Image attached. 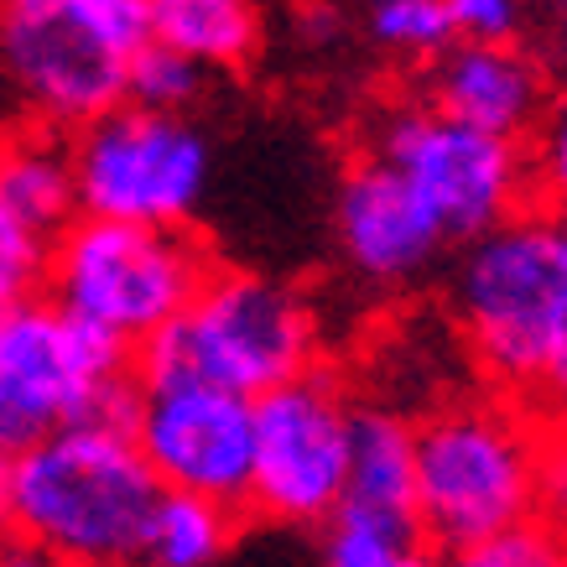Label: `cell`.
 <instances>
[{"mask_svg": "<svg viewBox=\"0 0 567 567\" xmlns=\"http://www.w3.org/2000/svg\"><path fill=\"white\" fill-rule=\"evenodd\" d=\"M536 432L505 406H453L416 432V520L443 551L536 520Z\"/></svg>", "mask_w": 567, "mask_h": 567, "instance_id": "8992f818", "label": "cell"}, {"mask_svg": "<svg viewBox=\"0 0 567 567\" xmlns=\"http://www.w3.org/2000/svg\"><path fill=\"white\" fill-rule=\"evenodd\" d=\"M443 224L391 162L364 156L339 183V245L370 281H412L443 250Z\"/></svg>", "mask_w": 567, "mask_h": 567, "instance_id": "7c38bea8", "label": "cell"}, {"mask_svg": "<svg viewBox=\"0 0 567 567\" xmlns=\"http://www.w3.org/2000/svg\"><path fill=\"white\" fill-rule=\"evenodd\" d=\"M563 224H567V219H563Z\"/></svg>", "mask_w": 567, "mask_h": 567, "instance_id": "4dcf8cb0", "label": "cell"}, {"mask_svg": "<svg viewBox=\"0 0 567 567\" xmlns=\"http://www.w3.org/2000/svg\"><path fill=\"white\" fill-rule=\"evenodd\" d=\"M370 37L380 48L416 52V58H437L458 42L447 21V0H370Z\"/></svg>", "mask_w": 567, "mask_h": 567, "instance_id": "d6986e66", "label": "cell"}, {"mask_svg": "<svg viewBox=\"0 0 567 567\" xmlns=\"http://www.w3.org/2000/svg\"><path fill=\"white\" fill-rule=\"evenodd\" d=\"M162 495L136 437L69 427L11 468V532L63 567H136Z\"/></svg>", "mask_w": 567, "mask_h": 567, "instance_id": "6da1fadb", "label": "cell"}, {"mask_svg": "<svg viewBox=\"0 0 567 567\" xmlns=\"http://www.w3.org/2000/svg\"><path fill=\"white\" fill-rule=\"evenodd\" d=\"M432 110L458 125L516 141L547 115V73L511 42H453L432 58Z\"/></svg>", "mask_w": 567, "mask_h": 567, "instance_id": "4fadbf2b", "label": "cell"}, {"mask_svg": "<svg viewBox=\"0 0 567 567\" xmlns=\"http://www.w3.org/2000/svg\"><path fill=\"white\" fill-rule=\"evenodd\" d=\"M318 323L308 302L256 271H214L193 308L131 354L141 391L214 385L245 401L308 375Z\"/></svg>", "mask_w": 567, "mask_h": 567, "instance_id": "7a4b0ae2", "label": "cell"}, {"mask_svg": "<svg viewBox=\"0 0 567 567\" xmlns=\"http://www.w3.org/2000/svg\"><path fill=\"white\" fill-rule=\"evenodd\" d=\"M48 256L52 240H42L37 229H27L11 208L0 204V312L32 302L37 287L48 281Z\"/></svg>", "mask_w": 567, "mask_h": 567, "instance_id": "7402d4cb", "label": "cell"}, {"mask_svg": "<svg viewBox=\"0 0 567 567\" xmlns=\"http://www.w3.org/2000/svg\"><path fill=\"white\" fill-rule=\"evenodd\" d=\"M474 360L511 391H536L567 339V224L547 208L480 235L453 281Z\"/></svg>", "mask_w": 567, "mask_h": 567, "instance_id": "3957f363", "label": "cell"}, {"mask_svg": "<svg viewBox=\"0 0 567 567\" xmlns=\"http://www.w3.org/2000/svg\"><path fill=\"white\" fill-rule=\"evenodd\" d=\"M349 422L344 391L323 370L256 395L250 511L287 526L333 520L349 484Z\"/></svg>", "mask_w": 567, "mask_h": 567, "instance_id": "30bf717a", "label": "cell"}, {"mask_svg": "<svg viewBox=\"0 0 567 567\" xmlns=\"http://www.w3.org/2000/svg\"><path fill=\"white\" fill-rule=\"evenodd\" d=\"M136 447L162 489L245 511L256 464V401L214 385L141 391Z\"/></svg>", "mask_w": 567, "mask_h": 567, "instance_id": "8fae6325", "label": "cell"}, {"mask_svg": "<svg viewBox=\"0 0 567 567\" xmlns=\"http://www.w3.org/2000/svg\"><path fill=\"white\" fill-rule=\"evenodd\" d=\"M235 536V511L198 495H162L136 567H214Z\"/></svg>", "mask_w": 567, "mask_h": 567, "instance_id": "e0dca14e", "label": "cell"}, {"mask_svg": "<svg viewBox=\"0 0 567 567\" xmlns=\"http://www.w3.org/2000/svg\"><path fill=\"white\" fill-rule=\"evenodd\" d=\"M79 214L183 229L208 183V141L183 115L121 104L73 136Z\"/></svg>", "mask_w": 567, "mask_h": 567, "instance_id": "ba28073f", "label": "cell"}, {"mask_svg": "<svg viewBox=\"0 0 567 567\" xmlns=\"http://www.w3.org/2000/svg\"><path fill=\"white\" fill-rule=\"evenodd\" d=\"M146 42V0H0V73L48 125L84 131L121 110Z\"/></svg>", "mask_w": 567, "mask_h": 567, "instance_id": "277c9868", "label": "cell"}, {"mask_svg": "<svg viewBox=\"0 0 567 567\" xmlns=\"http://www.w3.org/2000/svg\"><path fill=\"white\" fill-rule=\"evenodd\" d=\"M536 511L547 516V526H567V437H551L536 453Z\"/></svg>", "mask_w": 567, "mask_h": 567, "instance_id": "d4e9b609", "label": "cell"}, {"mask_svg": "<svg viewBox=\"0 0 567 567\" xmlns=\"http://www.w3.org/2000/svg\"><path fill=\"white\" fill-rule=\"evenodd\" d=\"M526 183L536 188L542 208L567 219V94L547 104L542 125L532 131V156H526Z\"/></svg>", "mask_w": 567, "mask_h": 567, "instance_id": "603a6c76", "label": "cell"}, {"mask_svg": "<svg viewBox=\"0 0 567 567\" xmlns=\"http://www.w3.org/2000/svg\"><path fill=\"white\" fill-rule=\"evenodd\" d=\"M344 516H364L395 532H416V432L391 412H354L349 422V484Z\"/></svg>", "mask_w": 567, "mask_h": 567, "instance_id": "5bb4252c", "label": "cell"}, {"mask_svg": "<svg viewBox=\"0 0 567 567\" xmlns=\"http://www.w3.org/2000/svg\"><path fill=\"white\" fill-rule=\"evenodd\" d=\"M214 276V260L188 229L121 219H79L52 240L48 287L58 308L115 333L136 354L152 333L177 323Z\"/></svg>", "mask_w": 567, "mask_h": 567, "instance_id": "5b68a950", "label": "cell"}, {"mask_svg": "<svg viewBox=\"0 0 567 567\" xmlns=\"http://www.w3.org/2000/svg\"><path fill=\"white\" fill-rule=\"evenodd\" d=\"M204 89V69L183 58V52L162 48V42H146L131 63V84H125V104L136 110H152V115H183Z\"/></svg>", "mask_w": 567, "mask_h": 567, "instance_id": "ac0fdd59", "label": "cell"}, {"mask_svg": "<svg viewBox=\"0 0 567 567\" xmlns=\"http://www.w3.org/2000/svg\"><path fill=\"white\" fill-rule=\"evenodd\" d=\"M395 567H443V563H437V557H427V551L416 547V551H406V557H401Z\"/></svg>", "mask_w": 567, "mask_h": 567, "instance_id": "f1b7e54d", "label": "cell"}, {"mask_svg": "<svg viewBox=\"0 0 567 567\" xmlns=\"http://www.w3.org/2000/svg\"><path fill=\"white\" fill-rule=\"evenodd\" d=\"M443 567H567V542L547 520H520V526L489 536V542L447 551Z\"/></svg>", "mask_w": 567, "mask_h": 567, "instance_id": "44dd1931", "label": "cell"}, {"mask_svg": "<svg viewBox=\"0 0 567 567\" xmlns=\"http://www.w3.org/2000/svg\"><path fill=\"white\" fill-rule=\"evenodd\" d=\"M0 567H63V563H58L48 547H37V542H27V536L6 532L0 536Z\"/></svg>", "mask_w": 567, "mask_h": 567, "instance_id": "484cf974", "label": "cell"}, {"mask_svg": "<svg viewBox=\"0 0 567 567\" xmlns=\"http://www.w3.org/2000/svg\"><path fill=\"white\" fill-rule=\"evenodd\" d=\"M416 547H422V536L416 532H395V526H380V520L333 511V520H328L323 567H395L406 551H416Z\"/></svg>", "mask_w": 567, "mask_h": 567, "instance_id": "ffe728a7", "label": "cell"}, {"mask_svg": "<svg viewBox=\"0 0 567 567\" xmlns=\"http://www.w3.org/2000/svg\"><path fill=\"white\" fill-rule=\"evenodd\" d=\"M152 42L193 58L198 69H240L260 48L256 0H146Z\"/></svg>", "mask_w": 567, "mask_h": 567, "instance_id": "2e32d148", "label": "cell"}, {"mask_svg": "<svg viewBox=\"0 0 567 567\" xmlns=\"http://www.w3.org/2000/svg\"><path fill=\"white\" fill-rule=\"evenodd\" d=\"M0 204L11 208L42 240L63 235L79 219V177H73V141L52 131L0 136Z\"/></svg>", "mask_w": 567, "mask_h": 567, "instance_id": "9a60e30c", "label": "cell"}, {"mask_svg": "<svg viewBox=\"0 0 567 567\" xmlns=\"http://www.w3.org/2000/svg\"><path fill=\"white\" fill-rule=\"evenodd\" d=\"M375 156L416 188V198L437 214L447 240H480L520 214L526 152L516 141L474 131L437 110H395L375 136Z\"/></svg>", "mask_w": 567, "mask_h": 567, "instance_id": "9c48e42d", "label": "cell"}, {"mask_svg": "<svg viewBox=\"0 0 567 567\" xmlns=\"http://www.w3.org/2000/svg\"><path fill=\"white\" fill-rule=\"evenodd\" d=\"M557 48H563V63H567V17H563V37H557Z\"/></svg>", "mask_w": 567, "mask_h": 567, "instance_id": "f546056e", "label": "cell"}, {"mask_svg": "<svg viewBox=\"0 0 567 567\" xmlns=\"http://www.w3.org/2000/svg\"><path fill=\"white\" fill-rule=\"evenodd\" d=\"M131 375V344L52 297L0 312V458L79 427L110 380Z\"/></svg>", "mask_w": 567, "mask_h": 567, "instance_id": "52a82bcc", "label": "cell"}, {"mask_svg": "<svg viewBox=\"0 0 567 567\" xmlns=\"http://www.w3.org/2000/svg\"><path fill=\"white\" fill-rule=\"evenodd\" d=\"M536 391L551 401V412L567 416V339H563V349H557V360L547 364V375H542V385H536Z\"/></svg>", "mask_w": 567, "mask_h": 567, "instance_id": "4316f807", "label": "cell"}, {"mask_svg": "<svg viewBox=\"0 0 567 567\" xmlns=\"http://www.w3.org/2000/svg\"><path fill=\"white\" fill-rule=\"evenodd\" d=\"M458 42H511L520 27V0H447Z\"/></svg>", "mask_w": 567, "mask_h": 567, "instance_id": "cb8c5ba5", "label": "cell"}, {"mask_svg": "<svg viewBox=\"0 0 567 567\" xmlns=\"http://www.w3.org/2000/svg\"><path fill=\"white\" fill-rule=\"evenodd\" d=\"M11 468L17 458H0V536L11 532Z\"/></svg>", "mask_w": 567, "mask_h": 567, "instance_id": "83f0119b", "label": "cell"}]
</instances>
